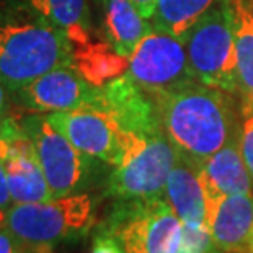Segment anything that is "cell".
<instances>
[{
    "mask_svg": "<svg viewBox=\"0 0 253 253\" xmlns=\"http://www.w3.org/2000/svg\"><path fill=\"white\" fill-rule=\"evenodd\" d=\"M152 100L164 134L180 155L196 165L240 134L242 113L237 116L229 91L196 80Z\"/></svg>",
    "mask_w": 253,
    "mask_h": 253,
    "instance_id": "1",
    "label": "cell"
},
{
    "mask_svg": "<svg viewBox=\"0 0 253 253\" xmlns=\"http://www.w3.org/2000/svg\"><path fill=\"white\" fill-rule=\"evenodd\" d=\"M62 66H74L69 36L25 0H0V84L8 93Z\"/></svg>",
    "mask_w": 253,
    "mask_h": 253,
    "instance_id": "2",
    "label": "cell"
},
{
    "mask_svg": "<svg viewBox=\"0 0 253 253\" xmlns=\"http://www.w3.org/2000/svg\"><path fill=\"white\" fill-rule=\"evenodd\" d=\"M96 220V199L79 193L47 201L13 204L3 224L28 253H51L61 244H74L90 234Z\"/></svg>",
    "mask_w": 253,
    "mask_h": 253,
    "instance_id": "3",
    "label": "cell"
},
{
    "mask_svg": "<svg viewBox=\"0 0 253 253\" xmlns=\"http://www.w3.org/2000/svg\"><path fill=\"white\" fill-rule=\"evenodd\" d=\"M178 159V150L164 131H125L120 160L106 181V196L141 199L165 196L167 180Z\"/></svg>",
    "mask_w": 253,
    "mask_h": 253,
    "instance_id": "4",
    "label": "cell"
},
{
    "mask_svg": "<svg viewBox=\"0 0 253 253\" xmlns=\"http://www.w3.org/2000/svg\"><path fill=\"white\" fill-rule=\"evenodd\" d=\"M126 253H180L183 222L165 196L121 199L100 224Z\"/></svg>",
    "mask_w": 253,
    "mask_h": 253,
    "instance_id": "5",
    "label": "cell"
},
{
    "mask_svg": "<svg viewBox=\"0 0 253 253\" xmlns=\"http://www.w3.org/2000/svg\"><path fill=\"white\" fill-rule=\"evenodd\" d=\"M18 121L35 145L52 198L87 193L103 162L79 150L42 113Z\"/></svg>",
    "mask_w": 253,
    "mask_h": 253,
    "instance_id": "6",
    "label": "cell"
},
{
    "mask_svg": "<svg viewBox=\"0 0 253 253\" xmlns=\"http://www.w3.org/2000/svg\"><path fill=\"white\" fill-rule=\"evenodd\" d=\"M191 72L198 82L235 93L239 90L235 30L230 0L211 10L185 40Z\"/></svg>",
    "mask_w": 253,
    "mask_h": 253,
    "instance_id": "7",
    "label": "cell"
},
{
    "mask_svg": "<svg viewBox=\"0 0 253 253\" xmlns=\"http://www.w3.org/2000/svg\"><path fill=\"white\" fill-rule=\"evenodd\" d=\"M126 75L150 96L169 93L196 82L185 42L154 26H150L127 57Z\"/></svg>",
    "mask_w": 253,
    "mask_h": 253,
    "instance_id": "8",
    "label": "cell"
},
{
    "mask_svg": "<svg viewBox=\"0 0 253 253\" xmlns=\"http://www.w3.org/2000/svg\"><path fill=\"white\" fill-rule=\"evenodd\" d=\"M10 95L21 108L49 115L84 106H98L101 87L88 82L75 66H62L42 74Z\"/></svg>",
    "mask_w": 253,
    "mask_h": 253,
    "instance_id": "9",
    "label": "cell"
},
{
    "mask_svg": "<svg viewBox=\"0 0 253 253\" xmlns=\"http://www.w3.org/2000/svg\"><path fill=\"white\" fill-rule=\"evenodd\" d=\"M0 162L15 204L52 199L35 145L18 120L0 118Z\"/></svg>",
    "mask_w": 253,
    "mask_h": 253,
    "instance_id": "10",
    "label": "cell"
},
{
    "mask_svg": "<svg viewBox=\"0 0 253 253\" xmlns=\"http://www.w3.org/2000/svg\"><path fill=\"white\" fill-rule=\"evenodd\" d=\"M46 116L84 154L111 167L120 160L125 129L105 108L84 106Z\"/></svg>",
    "mask_w": 253,
    "mask_h": 253,
    "instance_id": "11",
    "label": "cell"
},
{
    "mask_svg": "<svg viewBox=\"0 0 253 253\" xmlns=\"http://www.w3.org/2000/svg\"><path fill=\"white\" fill-rule=\"evenodd\" d=\"M208 229L225 253H253V195L219 198L208 206Z\"/></svg>",
    "mask_w": 253,
    "mask_h": 253,
    "instance_id": "12",
    "label": "cell"
},
{
    "mask_svg": "<svg viewBox=\"0 0 253 253\" xmlns=\"http://www.w3.org/2000/svg\"><path fill=\"white\" fill-rule=\"evenodd\" d=\"M208 206L219 198L253 195V181L240 149V134L198 165Z\"/></svg>",
    "mask_w": 253,
    "mask_h": 253,
    "instance_id": "13",
    "label": "cell"
},
{
    "mask_svg": "<svg viewBox=\"0 0 253 253\" xmlns=\"http://www.w3.org/2000/svg\"><path fill=\"white\" fill-rule=\"evenodd\" d=\"M165 199L183 225H208V201L198 165L180 154L167 180Z\"/></svg>",
    "mask_w": 253,
    "mask_h": 253,
    "instance_id": "14",
    "label": "cell"
},
{
    "mask_svg": "<svg viewBox=\"0 0 253 253\" xmlns=\"http://www.w3.org/2000/svg\"><path fill=\"white\" fill-rule=\"evenodd\" d=\"M98 5L103 41L118 54L129 57L144 35L150 30V21L144 20L131 0H95Z\"/></svg>",
    "mask_w": 253,
    "mask_h": 253,
    "instance_id": "15",
    "label": "cell"
},
{
    "mask_svg": "<svg viewBox=\"0 0 253 253\" xmlns=\"http://www.w3.org/2000/svg\"><path fill=\"white\" fill-rule=\"evenodd\" d=\"M54 28L64 31L74 46L90 41L91 15L88 0H25Z\"/></svg>",
    "mask_w": 253,
    "mask_h": 253,
    "instance_id": "16",
    "label": "cell"
},
{
    "mask_svg": "<svg viewBox=\"0 0 253 253\" xmlns=\"http://www.w3.org/2000/svg\"><path fill=\"white\" fill-rule=\"evenodd\" d=\"M74 66L88 82L98 85L108 84L127 71V57L118 54L106 41L74 46Z\"/></svg>",
    "mask_w": 253,
    "mask_h": 253,
    "instance_id": "17",
    "label": "cell"
},
{
    "mask_svg": "<svg viewBox=\"0 0 253 253\" xmlns=\"http://www.w3.org/2000/svg\"><path fill=\"white\" fill-rule=\"evenodd\" d=\"M225 0H159L150 25L185 42L199 20Z\"/></svg>",
    "mask_w": 253,
    "mask_h": 253,
    "instance_id": "18",
    "label": "cell"
},
{
    "mask_svg": "<svg viewBox=\"0 0 253 253\" xmlns=\"http://www.w3.org/2000/svg\"><path fill=\"white\" fill-rule=\"evenodd\" d=\"M235 30V61L239 90L245 101L253 105V3L230 0Z\"/></svg>",
    "mask_w": 253,
    "mask_h": 253,
    "instance_id": "19",
    "label": "cell"
},
{
    "mask_svg": "<svg viewBox=\"0 0 253 253\" xmlns=\"http://www.w3.org/2000/svg\"><path fill=\"white\" fill-rule=\"evenodd\" d=\"M216 249L208 225H183L180 253H214Z\"/></svg>",
    "mask_w": 253,
    "mask_h": 253,
    "instance_id": "20",
    "label": "cell"
},
{
    "mask_svg": "<svg viewBox=\"0 0 253 253\" xmlns=\"http://www.w3.org/2000/svg\"><path fill=\"white\" fill-rule=\"evenodd\" d=\"M240 149L253 181V105L244 100L240 123Z\"/></svg>",
    "mask_w": 253,
    "mask_h": 253,
    "instance_id": "21",
    "label": "cell"
},
{
    "mask_svg": "<svg viewBox=\"0 0 253 253\" xmlns=\"http://www.w3.org/2000/svg\"><path fill=\"white\" fill-rule=\"evenodd\" d=\"M90 253H126L120 240L105 230H96V234L91 242Z\"/></svg>",
    "mask_w": 253,
    "mask_h": 253,
    "instance_id": "22",
    "label": "cell"
},
{
    "mask_svg": "<svg viewBox=\"0 0 253 253\" xmlns=\"http://www.w3.org/2000/svg\"><path fill=\"white\" fill-rule=\"evenodd\" d=\"M0 253H28L5 224H0Z\"/></svg>",
    "mask_w": 253,
    "mask_h": 253,
    "instance_id": "23",
    "label": "cell"
},
{
    "mask_svg": "<svg viewBox=\"0 0 253 253\" xmlns=\"http://www.w3.org/2000/svg\"><path fill=\"white\" fill-rule=\"evenodd\" d=\"M13 199L10 195V188H8V181H7V175H5L3 165L0 162V224H3L5 220V214L10 208L13 206Z\"/></svg>",
    "mask_w": 253,
    "mask_h": 253,
    "instance_id": "24",
    "label": "cell"
},
{
    "mask_svg": "<svg viewBox=\"0 0 253 253\" xmlns=\"http://www.w3.org/2000/svg\"><path fill=\"white\" fill-rule=\"evenodd\" d=\"M131 2L134 3V7L139 10V13L142 15V18L150 21L155 13V8H157L159 0H131Z\"/></svg>",
    "mask_w": 253,
    "mask_h": 253,
    "instance_id": "25",
    "label": "cell"
},
{
    "mask_svg": "<svg viewBox=\"0 0 253 253\" xmlns=\"http://www.w3.org/2000/svg\"><path fill=\"white\" fill-rule=\"evenodd\" d=\"M8 90L3 87L2 84H0V118L5 116V113H7V108H8Z\"/></svg>",
    "mask_w": 253,
    "mask_h": 253,
    "instance_id": "26",
    "label": "cell"
}]
</instances>
